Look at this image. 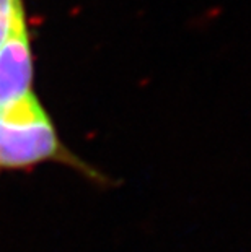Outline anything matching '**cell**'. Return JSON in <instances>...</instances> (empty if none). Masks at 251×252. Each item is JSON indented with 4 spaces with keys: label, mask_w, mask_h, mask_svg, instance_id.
Here are the masks:
<instances>
[{
    "label": "cell",
    "mask_w": 251,
    "mask_h": 252,
    "mask_svg": "<svg viewBox=\"0 0 251 252\" xmlns=\"http://www.w3.org/2000/svg\"><path fill=\"white\" fill-rule=\"evenodd\" d=\"M46 163L67 166L101 187L116 184L62 142L51 114L36 91H31L0 106V174Z\"/></svg>",
    "instance_id": "6da1fadb"
},
{
    "label": "cell",
    "mask_w": 251,
    "mask_h": 252,
    "mask_svg": "<svg viewBox=\"0 0 251 252\" xmlns=\"http://www.w3.org/2000/svg\"><path fill=\"white\" fill-rule=\"evenodd\" d=\"M25 15L23 0H0V47L8 39L17 20Z\"/></svg>",
    "instance_id": "3957f363"
},
{
    "label": "cell",
    "mask_w": 251,
    "mask_h": 252,
    "mask_svg": "<svg viewBox=\"0 0 251 252\" xmlns=\"http://www.w3.org/2000/svg\"><path fill=\"white\" fill-rule=\"evenodd\" d=\"M35 56L26 15L17 20L0 47V106L35 91Z\"/></svg>",
    "instance_id": "7a4b0ae2"
}]
</instances>
